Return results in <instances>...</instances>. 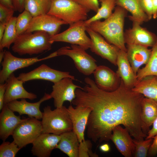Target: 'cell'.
I'll use <instances>...</instances> for the list:
<instances>
[{
	"label": "cell",
	"mask_w": 157,
	"mask_h": 157,
	"mask_svg": "<svg viewBox=\"0 0 157 157\" xmlns=\"http://www.w3.org/2000/svg\"><path fill=\"white\" fill-rule=\"evenodd\" d=\"M25 32L18 35L12 47V51L22 56L43 53L51 48L50 35L42 31Z\"/></svg>",
	"instance_id": "3"
},
{
	"label": "cell",
	"mask_w": 157,
	"mask_h": 157,
	"mask_svg": "<svg viewBox=\"0 0 157 157\" xmlns=\"http://www.w3.org/2000/svg\"><path fill=\"white\" fill-rule=\"evenodd\" d=\"M141 25L138 22H133L132 27L124 31L125 44L152 47L156 42L157 35Z\"/></svg>",
	"instance_id": "13"
},
{
	"label": "cell",
	"mask_w": 157,
	"mask_h": 157,
	"mask_svg": "<svg viewBox=\"0 0 157 157\" xmlns=\"http://www.w3.org/2000/svg\"><path fill=\"white\" fill-rule=\"evenodd\" d=\"M82 6L90 10L97 13L99 8L98 0H74Z\"/></svg>",
	"instance_id": "37"
},
{
	"label": "cell",
	"mask_w": 157,
	"mask_h": 157,
	"mask_svg": "<svg viewBox=\"0 0 157 157\" xmlns=\"http://www.w3.org/2000/svg\"><path fill=\"white\" fill-rule=\"evenodd\" d=\"M6 24L0 22V41L1 40L3 36Z\"/></svg>",
	"instance_id": "46"
},
{
	"label": "cell",
	"mask_w": 157,
	"mask_h": 157,
	"mask_svg": "<svg viewBox=\"0 0 157 157\" xmlns=\"http://www.w3.org/2000/svg\"><path fill=\"white\" fill-rule=\"evenodd\" d=\"M93 74L97 86L103 90L113 91L118 88L121 84V79L117 72L106 66H97Z\"/></svg>",
	"instance_id": "15"
},
{
	"label": "cell",
	"mask_w": 157,
	"mask_h": 157,
	"mask_svg": "<svg viewBox=\"0 0 157 157\" xmlns=\"http://www.w3.org/2000/svg\"><path fill=\"white\" fill-rule=\"evenodd\" d=\"M21 149L13 141H3L0 146V157H15Z\"/></svg>",
	"instance_id": "34"
},
{
	"label": "cell",
	"mask_w": 157,
	"mask_h": 157,
	"mask_svg": "<svg viewBox=\"0 0 157 157\" xmlns=\"http://www.w3.org/2000/svg\"><path fill=\"white\" fill-rule=\"evenodd\" d=\"M60 139V135L42 133L32 143V154L33 155L38 157L50 156Z\"/></svg>",
	"instance_id": "20"
},
{
	"label": "cell",
	"mask_w": 157,
	"mask_h": 157,
	"mask_svg": "<svg viewBox=\"0 0 157 157\" xmlns=\"http://www.w3.org/2000/svg\"><path fill=\"white\" fill-rule=\"evenodd\" d=\"M115 2L116 6L121 7L131 13L128 17L132 22L141 25L150 20L142 9L138 0H115Z\"/></svg>",
	"instance_id": "26"
},
{
	"label": "cell",
	"mask_w": 157,
	"mask_h": 157,
	"mask_svg": "<svg viewBox=\"0 0 157 157\" xmlns=\"http://www.w3.org/2000/svg\"><path fill=\"white\" fill-rule=\"evenodd\" d=\"M92 144L90 141L85 140L79 143L78 150V157H98L96 153L92 150Z\"/></svg>",
	"instance_id": "35"
},
{
	"label": "cell",
	"mask_w": 157,
	"mask_h": 157,
	"mask_svg": "<svg viewBox=\"0 0 157 157\" xmlns=\"http://www.w3.org/2000/svg\"><path fill=\"white\" fill-rule=\"evenodd\" d=\"M42 119V133L60 135L72 130V124L67 108L65 106L53 110L49 106L45 107Z\"/></svg>",
	"instance_id": "4"
},
{
	"label": "cell",
	"mask_w": 157,
	"mask_h": 157,
	"mask_svg": "<svg viewBox=\"0 0 157 157\" xmlns=\"http://www.w3.org/2000/svg\"><path fill=\"white\" fill-rule=\"evenodd\" d=\"M72 123V131L75 133L79 143L84 141L85 130L91 109L88 107L76 106L70 105L67 108Z\"/></svg>",
	"instance_id": "16"
},
{
	"label": "cell",
	"mask_w": 157,
	"mask_h": 157,
	"mask_svg": "<svg viewBox=\"0 0 157 157\" xmlns=\"http://www.w3.org/2000/svg\"><path fill=\"white\" fill-rule=\"evenodd\" d=\"M0 4L15 10L12 0H0Z\"/></svg>",
	"instance_id": "43"
},
{
	"label": "cell",
	"mask_w": 157,
	"mask_h": 157,
	"mask_svg": "<svg viewBox=\"0 0 157 157\" xmlns=\"http://www.w3.org/2000/svg\"><path fill=\"white\" fill-rule=\"evenodd\" d=\"M126 53L128 59L135 74L141 66L148 62L151 49L139 45L126 44Z\"/></svg>",
	"instance_id": "23"
},
{
	"label": "cell",
	"mask_w": 157,
	"mask_h": 157,
	"mask_svg": "<svg viewBox=\"0 0 157 157\" xmlns=\"http://www.w3.org/2000/svg\"><path fill=\"white\" fill-rule=\"evenodd\" d=\"M157 117V102L144 97L141 103L140 117L142 131L147 135Z\"/></svg>",
	"instance_id": "24"
},
{
	"label": "cell",
	"mask_w": 157,
	"mask_h": 157,
	"mask_svg": "<svg viewBox=\"0 0 157 157\" xmlns=\"http://www.w3.org/2000/svg\"><path fill=\"white\" fill-rule=\"evenodd\" d=\"M15 10L0 4V22L7 24L13 17Z\"/></svg>",
	"instance_id": "36"
},
{
	"label": "cell",
	"mask_w": 157,
	"mask_h": 157,
	"mask_svg": "<svg viewBox=\"0 0 157 157\" xmlns=\"http://www.w3.org/2000/svg\"><path fill=\"white\" fill-rule=\"evenodd\" d=\"M47 14L58 18L70 25L79 21L87 20L90 11L74 0H51Z\"/></svg>",
	"instance_id": "5"
},
{
	"label": "cell",
	"mask_w": 157,
	"mask_h": 157,
	"mask_svg": "<svg viewBox=\"0 0 157 157\" xmlns=\"http://www.w3.org/2000/svg\"><path fill=\"white\" fill-rule=\"evenodd\" d=\"M51 4V0H25L24 10L34 17L47 14Z\"/></svg>",
	"instance_id": "29"
},
{
	"label": "cell",
	"mask_w": 157,
	"mask_h": 157,
	"mask_svg": "<svg viewBox=\"0 0 157 157\" xmlns=\"http://www.w3.org/2000/svg\"><path fill=\"white\" fill-rule=\"evenodd\" d=\"M33 17L28 11L25 10L17 17L16 28L17 36L26 31Z\"/></svg>",
	"instance_id": "33"
},
{
	"label": "cell",
	"mask_w": 157,
	"mask_h": 157,
	"mask_svg": "<svg viewBox=\"0 0 157 157\" xmlns=\"http://www.w3.org/2000/svg\"><path fill=\"white\" fill-rule=\"evenodd\" d=\"M153 141L149 149L148 156L153 157L157 155V135L153 138Z\"/></svg>",
	"instance_id": "39"
},
{
	"label": "cell",
	"mask_w": 157,
	"mask_h": 157,
	"mask_svg": "<svg viewBox=\"0 0 157 157\" xmlns=\"http://www.w3.org/2000/svg\"><path fill=\"white\" fill-rule=\"evenodd\" d=\"M56 51L58 56H67L71 58L77 69L85 75L93 74L97 66L96 60L79 45L71 44V47H63Z\"/></svg>",
	"instance_id": "6"
},
{
	"label": "cell",
	"mask_w": 157,
	"mask_h": 157,
	"mask_svg": "<svg viewBox=\"0 0 157 157\" xmlns=\"http://www.w3.org/2000/svg\"><path fill=\"white\" fill-rule=\"evenodd\" d=\"M67 24L63 20L47 14L33 17L26 32L42 31L48 33L50 36L58 33L61 26Z\"/></svg>",
	"instance_id": "14"
},
{
	"label": "cell",
	"mask_w": 157,
	"mask_h": 157,
	"mask_svg": "<svg viewBox=\"0 0 157 157\" xmlns=\"http://www.w3.org/2000/svg\"><path fill=\"white\" fill-rule=\"evenodd\" d=\"M60 139L55 149H58L69 157H78L79 142L72 130L60 135Z\"/></svg>",
	"instance_id": "25"
},
{
	"label": "cell",
	"mask_w": 157,
	"mask_h": 157,
	"mask_svg": "<svg viewBox=\"0 0 157 157\" xmlns=\"http://www.w3.org/2000/svg\"><path fill=\"white\" fill-rule=\"evenodd\" d=\"M42 132L41 121L35 118L29 117L17 126L12 135L13 141L21 149L32 144Z\"/></svg>",
	"instance_id": "8"
},
{
	"label": "cell",
	"mask_w": 157,
	"mask_h": 157,
	"mask_svg": "<svg viewBox=\"0 0 157 157\" xmlns=\"http://www.w3.org/2000/svg\"><path fill=\"white\" fill-rule=\"evenodd\" d=\"M88 26L85 21L81 20L69 25L67 30L50 36V40L54 42H61L79 45L85 50L90 48L91 42L85 33Z\"/></svg>",
	"instance_id": "7"
},
{
	"label": "cell",
	"mask_w": 157,
	"mask_h": 157,
	"mask_svg": "<svg viewBox=\"0 0 157 157\" xmlns=\"http://www.w3.org/2000/svg\"><path fill=\"white\" fill-rule=\"evenodd\" d=\"M100 2L99 7L96 14L89 19L85 21V24L88 26L91 23L95 21L106 19L112 14L113 10L116 6L115 0H99Z\"/></svg>",
	"instance_id": "31"
},
{
	"label": "cell",
	"mask_w": 157,
	"mask_h": 157,
	"mask_svg": "<svg viewBox=\"0 0 157 157\" xmlns=\"http://www.w3.org/2000/svg\"><path fill=\"white\" fill-rule=\"evenodd\" d=\"M24 1L25 0H12L15 11L21 13L24 10Z\"/></svg>",
	"instance_id": "40"
},
{
	"label": "cell",
	"mask_w": 157,
	"mask_h": 157,
	"mask_svg": "<svg viewBox=\"0 0 157 157\" xmlns=\"http://www.w3.org/2000/svg\"><path fill=\"white\" fill-rule=\"evenodd\" d=\"M86 31L91 40L90 48L91 51L116 65L117 55L120 49L108 43L100 34L88 26L86 27Z\"/></svg>",
	"instance_id": "10"
},
{
	"label": "cell",
	"mask_w": 157,
	"mask_h": 157,
	"mask_svg": "<svg viewBox=\"0 0 157 157\" xmlns=\"http://www.w3.org/2000/svg\"><path fill=\"white\" fill-rule=\"evenodd\" d=\"M152 126V127L148 132L145 139L153 138L157 135V117L154 121Z\"/></svg>",
	"instance_id": "41"
},
{
	"label": "cell",
	"mask_w": 157,
	"mask_h": 157,
	"mask_svg": "<svg viewBox=\"0 0 157 157\" xmlns=\"http://www.w3.org/2000/svg\"><path fill=\"white\" fill-rule=\"evenodd\" d=\"M56 56L55 52L42 58L38 57L22 58L15 57L9 51H5L3 60L1 62L2 67L0 72V83H5L9 76L17 69L28 67L37 62Z\"/></svg>",
	"instance_id": "9"
},
{
	"label": "cell",
	"mask_w": 157,
	"mask_h": 157,
	"mask_svg": "<svg viewBox=\"0 0 157 157\" xmlns=\"http://www.w3.org/2000/svg\"><path fill=\"white\" fill-rule=\"evenodd\" d=\"M153 5L152 17L156 19L157 18V0H152Z\"/></svg>",
	"instance_id": "44"
},
{
	"label": "cell",
	"mask_w": 157,
	"mask_h": 157,
	"mask_svg": "<svg viewBox=\"0 0 157 157\" xmlns=\"http://www.w3.org/2000/svg\"><path fill=\"white\" fill-rule=\"evenodd\" d=\"M152 47L148 62L144 67L139 69L136 74L137 82L148 76H157V38L155 43Z\"/></svg>",
	"instance_id": "28"
},
{
	"label": "cell",
	"mask_w": 157,
	"mask_h": 157,
	"mask_svg": "<svg viewBox=\"0 0 157 157\" xmlns=\"http://www.w3.org/2000/svg\"><path fill=\"white\" fill-rule=\"evenodd\" d=\"M127 12L123 8L116 6L114 12L109 17L104 21L98 20L93 22L88 26L100 34L108 43L126 52L124 28Z\"/></svg>",
	"instance_id": "2"
},
{
	"label": "cell",
	"mask_w": 157,
	"mask_h": 157,
	"mask_svg": "<svg viewBox=\"0 0 157 157\" xmlns=\"http://www.w3.org/2000/svg\"><path fill=\"white\" fill-rule=\"evenodd\" d=\"M132 90L157 102V76H146L137 82Z\"/></svg>",
	"instance_id": "27"
},
{
	"label": "cell",
	"mask_w": 157,
	"mask_h": 157,
	"mask_svg": "<svg viewBox=\"0 0 157 157\" xmlns=\"http://www.w3.org/2000/svg\"><path fill=\"white\" fill-rule=\"evenodd\" d=\"M16 19V17L13 16L7 23L3 36L0 41V51L5 48L9 49L17 38Z\"/></svg>",
	"instance_id": "30"
},
{
	"label": "cell",
	"mask_w": 157,
	"mask_h": 157,
	"mask_svg": "<svg viewBox=\"0 0 157 157\" xmlns=\"http://www.w3.org/2000/svg\"><path fill=\"white\" fill-rule=\"evenodd\" d=\"M6 86V83L0 84V110H1L4 104V99Z\"/></svg>",
	"instance_id": "42"
},
{
	"label": "cell",
	"mask_w": 157,
	"mask_h": 157,
	"mask_svg": "<svg viewBox=\"0 0 157 157\" xmlns=\"http://www.w3.org/2000/svg\"><path fill=\"white\" fill-rule=\"evenodd\" d=\"M139 4L144 12L150 20L153 16V5L152 0H138Z\"/></svg>",
	"instance_id": "38"
},
{
	"label": "cell",
	"mask_w": 157,
	"mask_h": 157,
	"mask_svg": "<svg viewBox=\"0 0 157 157\" xmlns=\"http://www.w3.org/2000/svg\"><path fill=\"white\" fill-rule=\"evenodd\" d=\"M116 72L124 85L132 89L137 83L136 74L134 73L128 59L126 52L119 50L117 56Z\"/></svg>",
	"instance_id": "22"
},
{
	"label": "cell",
	"mask_w": 157,
	"mask_h": 157,
	"mask_svg": "<svg viewBox=\"0 0 157 157\" xmlns=\"http://www.w3.org/2000/svg\"><path fill=\"white\" fill-rule=\"evenodd\" d=\"M5 50H2L0 51V62L1 63L3 60L5 53Z\"/></svg>",
	"instance_id": "47"
},
{
	"label": "cell",
	"mask_w": 157,
	"mask_h": 157,
	"mask_svg": "<svg viewBox=\"0 0 157 157\" xmlns=\"http://www.w3.org/2000/svg\"><path fill=\"white\" fill-rule=\"evenodd\" d=\"M65 77L76 80L74 76L70 75L69 72L56 70L44 64H42L29 72L20 73L17 77L24 82L33 80L41 79L53 83Z\"/></svg>",
	"instance_id": "12"
},
{
	"label": "cell",
	"mask_w": 157,
	"mask_h": 157,
	"mask_svg": "<svg viewBox=\"0 0 157 157\" xmlns=\"http://www.w3.org/2000/svg\"><path fill=\"white\" fill-rule=\"evenodd\" d=\"M73 80L70 78L65 77L54 83L52 91L50 94L53 99L55 108L61 107L66 101L72 103L76 97V89H83L81 86L75 84Z\"/></svg>",
	"instance_id": "11"
},
{
	"label": "cell",
	"mask_w": 157,
	"mask_h": 157,
	"mask_svg": "<svg viewBox=\"0 0 157 157\" xmlns=\"http://www.w3.org/2000/svg\"><path fill=\"white\" fill-rule=\"evenodd\" d=\"M100 150L104 152H107L110 151V147L107 143H105L101 145L99 147Z\"/></svg>",
	"instance_id": "45"
},
{
	"label": "cell",
	"mask_w": 157,
	"mask_h": 157,
	"mask_svg": "<svg viewBox=\"0 0 157 157\" xmlns=\"http://www.w3.org/2000/svg\"><path fill=\"white\" fill-rule=\"evenodd\" d=\"M131 137L127 129L121 125L115 126L112 130L110 140L125 157H131L133 154L134 145Z\"/></svg>",
	"instance_id": "18"
},
{
	"label": "cell",
	"mask_w": 157,
	"mask_h": 157,
	"mask_svg": "<svg viewBox=\"0 0 157 157\" xmlns=\"http://www.w3.org/2000/svg\"><path fill=\"white\" fill-rule=\"evenodd\" d=\"M84 81L86 85L83 89L76 90L72 103L91 109L86 126L88 138L95 143L108 141L113 129L118 125L123 126L134 139L146 137L140 117L143 95L126 87L122 80L118 88L111 92L99 89L89 77Z\"/></svg>",
	"instance_id": "1"
},
{
	"label": "cell",
	"mask_w": 157,
	"mask_h": 157,
	"mask_svg": "<svg viewBox=\"0 0 157 157\" xmlns=\"http://www.w3.org/2000/svg\"><path fill=\"white\" fill-rule=\"evenodd\" d=\"M26 118L22 119L4 104L0 114V138L3 141L12 135L16 127Z\"/></svg>",
	"instance_id": "21"
},
{
	"label": "cell",
	"mask_w": 157,
	"mask_h": 157,
	"mask_svg": "<svg viewBox=\"0 0 157 157\" xmlns=\"http://www.w3.org/2000/svg\"><path fill=\"white\" fill-rule=\"evenodd\" d=\"M153 138L137 140L133 139L134 145L133 155L135 157H146L152 142Z\"/></svg>",
	"instance_id": "32"
},
{
	"label": "cell",
	"mask_w": 157,
	"mask_h": 157,
	"mask_svg": "<svg viewBox=\"0 0 157 157\" xmlns=\"http://www.w3.org/2000/svg\"><path fill=\"white\" fill-rule=\"evenodd\" d=\"M4 103H7L17 99H28L33 100L37 98L35 94L28 92L24 88L23 81L15 76L13 73L9 77L6 81Z\"/></svg>",
	"instance_id": "19"
},
{
	"label": "cell",
	"mask_w": 157,
	"mask_h": 157,
	"mask_svg": "<svg viewBox=\"0 0 157 157\" xmlns=\"http://www.w3.org/2000/svg\"><path fill=\"white\" fill-rule=\"evenodd\" d=\"M52 98L50 94L45 93L43 96L38 102L30 103L25 99L11 101L7 104L8 107L13 112L18 113L20 115H27L29 117L35 118L38 120L42 119V112L40 107L42 103Z\"/></svg>",
	"instance_id": "17"
}]
</instances>
